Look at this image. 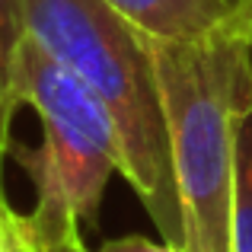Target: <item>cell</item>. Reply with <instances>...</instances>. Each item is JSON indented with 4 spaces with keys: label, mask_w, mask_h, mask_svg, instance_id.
I'll return each mask as SVG.
<instances>
[{
    "label": "cell",
    "mask_w": 252,
    "mask_h": 252,
    "mask_svg": "<svg viewBox=\"0 0 252 252\" xmlns=\"http://www.w3.org/2000/svg\"><path fill=\"white\" fill-rule=\"evenodd\" d=\"M38 252H90V249H86L83 236H70V240H61L55 246H42Z\"/></svg>",
    "instance_id": "cell-9"
},
{
    "label": "cell",
    "mask_w": 252,
    "mask_h": 252,
    "mask_svg": "<svg viewBox=\"0 0 252 252\" xmlns=\"http://www.w3.org/2000/svg\"><path fill=\"white\" fill-rule=\"evenodd\" d=\"M233 252H252V112L240 128L233 182Z\"/></svg>",
    "instance_id": "cell-6"
},
{
    "label": "cell",
    "mask_w": 252,
    "mask_h": 252,
    "mask_svg": "<svg viewBox=\"0 0 252 252\" xmlns=\"http://www.w3.org/2000/svg\"><path fill=\"white\" fill-rule=\"evenodd\" d=\"M154 42H201L223 32L252 35V0H105Z\"/></svg>",
    "instance_id": "cell-4"
},
{
    "label": "cell",
    "mask_w": 252,
    "mask_h": 252,
    "mask_svg": "<svg viewBox=\"0 0 252 252\" xmlns=\"http://www.w3.org/2000/svg\"><path fill=\"white\" fill-rule=\"evenodd\" d=\"M96 252H185L182 246H172V243H154L147 236H118V240L102 243Z\"/></svg>",
    "instance_id": "cell-8"
},
{
    "label": "cell",
    "mask_w": 252,
    "mask_h": 252,
    "mask_svg": "<svg viewBox=\"0 0 252 252\" xmlns=\"http://www.w3.org/2000/svg\"><path fill=\"white\" fill-rule=\"evenodd\" d=\"M185 252H233L240 128L252 112V35L154 42Z\"/></svg>",
    "instance_id": "cell-2"
},
{
    "label": "cell",
    "mask_w": 252,
    "mask_h": 252,
    "mask_svg": "<svg viewBox=\"0 0 252 252\" xmlns=\"http://www.w3.org/2000/svg\"><path fill=\"white\" fill-rule=\"evenodd\" d=\"M29 35L102 102L122 141V176L154 227L182 246V204L150 38L105 0H26Z\"/></svg>",
    "instance_id": "cell-1"
},
{
    "label": "cell",
    "mask_w": 252,
    "mask_h": 252,
    "mask_svg": "<svg viewBox=\"0 0 252 252\" xmlns=\"http://www.w3.org/2000/svg\"><path fill=\"white\" fill-rule=\"evenodd\" d=\"M26 42H29L26 0H0V185L13 150V122L23 109L19 67H23Z\"/></svg>",
    "instance_id": "cell-5"
},
{
    "label": "cell",
    "mask_w": 252,
    "mask_h": 252,
    "mask_svg": "<svg viewBox=\"0 0 252 252\" xmlns=\"http://www.w3.org/2000/svg\"><path fill=\"white\" fill-rule=\"evenodd\" d=\"M23 105L42 122L38 147L13 144L10 157L35 189L29 211L38 249L83 236L102 208L109 179L122 172V141L115 122L96 96L29 35L19 67Z\"/></svg>",
    "instance_id": "cell-3"
},
{
    "label": "cell",
    "mask_w": 252,
    "mask_h": 252,
    "mask_svg": "<svg viewBox=\"0 0 252 252\" xmlns=\"http://www.w3.org/2000/svg\"><path fill=\"white\" fill-rule=\"evenodd\" d=\"M0 252H38V240L29 214H19L0 185Z\"/></svg>",
    "instance_id": "cell-7"
}]
</instances>
